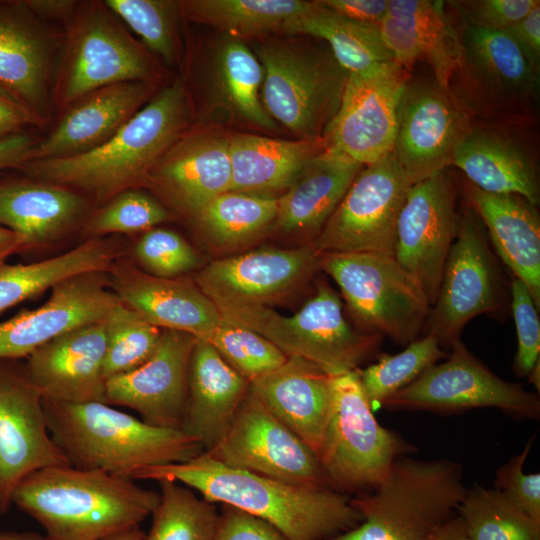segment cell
<instances>
[{"label": "cell", "instance_id": "obj_19", "mask_svg": "<svg viewBox=\"0 0 540 540\" xmlns=\"http://www.w3.org/2000/svg\"><path fill=\"white\" fill-rule=\"evenodd\" d=\"M456 185L447 170L412 184L396 229L394 259L420 286L430 306L457 235Z\"/></svg>", "mask_w": 540, "mask_h": 540}, {"label": "cell", "instance_id": "obj_20", "mask_svg": "<svg viewBox=\"0 0 540 540\" xmlns=\"http://www.w3.org/2000/svg\"><path fill=\"white\" fill-rule=\"evenodd\" d=\"M320 270L312 243L263 247L212 261L194 281L217 307L266 306L302 288Z\"/></svg>", "mask_w": 540, "mask_h": 540}, {"label": "cell", "instance_id": "obj_7", "mask_svg": "<svg viewBox=\"0 0 540 540\" xmlns=\"http://www.w3.org/2000/svg\"><path fill=\"white\" fill-rule=\"evenodd\" d=\"M217 308L222 318L254 330L288 358H303L331 376L359 369L383 340L349 323L339 294L324 280L292 316L266 306Z\"/></svg>", "mask_w": 540, "mask_h": 540}, {"label": "cell", "instance_id": "obj_38", "mask_svg": "<svg viewBox=\"0 0 540 540\" xmlns=\"http://www.w3.org/2000/svg\"><path fill=\"white\" fill-rule=\"evenodd\" d=\"M307 12L289 21L282 32L323 40L334 58L349 74L392 62L378 26L347 19L319 1Z\"/></svg>", "mask_w": 540, "mask_h": 540}, {"label": "cell", "instance_id": "obj_14", "mask_svg": "<svg viewBox=\"0 0 540 540\" xmlns=\"http://www.w3.org/2000/svg\"><path fill=\"white\" fill-rule=\"evenodd\" d=\"M411 185L393 153L364 166L312 245L320 255L394 257L397 222Z\"/></svg>", "mask_w": 540, "mask_h": 540}, {"label": "cell", "instance_id": "obj_47", "mask_svg": "<svg viewBox=\"0 0 540 540\" xmlns=\"http://www.w3.org/2000/svg\"><path fill=\"white\" fill-rule=\"evenodd\" d=\"M168 218V211L155 198L129 189L98 207L86 222L85 232L89 238L146 232Z\"/></svg>", "mask_w": 540, "mask_h": 540}, {"label": "cell", "instance_id": "obj_13", "mask_svg": "<svg viewBox=\"0 0 540 540\" xmlns=\"http://www.w3.org/2000/svg\"><path fill=\"white\" fill-rule=\"evenodd\" d=\"M380 407L434 412L497 408L513 418L538 419L540 398L493 373L459 340L451 346L446 360L429 367Z\"/></svg>", "mask_w": 540, "mask_h": 540}, {"label": "cell", "instance_id": "obj_8", "mask_svg": "<svg viewBox=\"0 0 540 540\" xmlns=\"http://www.w3.org/2000/svg\"><path fill=\"white\" fill-rule=\"evenodd\" d=\"M256 51L268 115L299 139L322 137L339 108L349 73L325 46L271 39Z\"/></svg>", "mask_w": 540, "mask_h": 540}, {"label": "cell", "instance_id": "obj_51", "mask_svg": "<svg viewBox=\"0 0 540 540\" xmlns=\"http://www.w3.org/2000/svg\"><path fill=\"white\" fill-rule=\"evenodd\" d=\"M459 13L462 23L504 31L525 17L539 0H473L447 2Z\"/></svg>", "mask_w": 540, "mask_h": 540}, {"label": "cell", "instance_id": "obj_56", "mask_svg": "<svg viewBox=\"0 0 540 540\" xmlns=\"http://www.w3.org/2000/svg\"><path fill=\"white\" fill-rule=\"evenodd\" d=\"M38 140L28 131L0 139V173L20 169L30 161Z\"/></svg>", "mask_w": 540, "mask_h": 540}, {"label": "cell", "instance_id": "obj_6", "mask_svg": "<svg viewBox=\"0 0 540 540\" xmlns=\"http://www.w3.org/2000/svg\"><path fill=\"white\" fill-rule=\"evenodd\" d=\"M53 90L62 111L80 97L122 82H156L152 54L129 32L104 1H78L64 26Z\"/></svg>", "mask_w": 540, "mask_h": 540}, {"label": "cell", "instance_id": "obj_29", "mask_svg": "<svg viewBox=\"0 0 540 540\" xmlns=\"http://www.w3.org/2000/svg\"><path fill=\"white\" fill-rule=\"evenodd\" d=\"M332 377L303 358L289 357L250 382V391L318 457L332 409Z\"/></svg>", "mask_w": 540, "mask_h": 540}, {"label": "cell", "instance_id": "obj_49", "mask_svg": "<svg viewBox=\"0 0 540 540\" xmlns=\"http://www.w3.org/2000/svg\"><path fill=\"white\" fill-rule=\"evenodd\" d=\"M510 311L517 333V350L512 370L519 378H528L540 364V319L537 308L526 286L517 278H511Z\"/></svg>", "mask_w": 540, "mask_h": 540}, {"label": "cell", "instance_id": "obj_26", "mask_svg": "<svg viewBox=\"0 0 540 540\" xmlns=\"http://www.w3.org/2000/svg\"><path fill=\"white\" fill-rule=\"evenodd\" d=\"M156 91V82L131 81L102 87L80 97L61 111L50 132L37 141L30 161L68 158L99 147L148 103Z\"/></svg>", "mask_w": 540, "mask_h": 540}, {"label": "cell", "instance_id": "obj_27", "mask_svg": "<svg viewBox=\"0 0 540 540\" xmlns=\"http://www.w3.org/2000/svg\"><path fill=\"white\" fill-rule=\"evenodd\" d=\"M377 26L393 62L409 72L425 61L439 85L448 88L459 61L460 39L443 1L388 0Z\"/></svg>", "mask_w": 540, "mask_h": 540}, {"label": "cell", "instance_id": "obj_21", "mask_svg": "<svg viewBox=\"0 0 540 540\" xmlns=\"http://www.w3.org/2000/svg\"><path fill=\"white\" fill-rule=\"evenodd\" d=\"M63 37L64 29L40 19L26 0H0V83L45 123Z\"/></svg>", "mask_w": 540, "mask_h": 540}, {"label": "cell", "instance_id": "obj_15", "mask_svg": "<svg viewBox=\"0 0 540 540\" xmlns=\"http://www.w3.org/2000/svg\"><path fill=\"white\" fill-rule=\"evenodd\" d=\"M205 452L228 466L285 483L333 490L317 455L250 389L223 439Z\"/></svg>", "mask_w": 540, "mask_h": 540}, {"label": "cell", "instance_id": "obj_11", "mask_svg": "<svg viewBox=\"0 0 540 540\" xmlns=\"http://www.w3.org/2000/svg\"><path fill=\"white\" fill-rule=\"evenodd\" d=\"M460 56L448 89L472 118H527L538 99L540 68L506 31L461 23Z\"/></svg>", "mask_w": 540, "mask_h": 540}, {"label": "cell", "instance_id": "obj_28", "mask_svg": "<svg viewBox=\"0 0 540 540\" xmlns=\"http://www.w3.org/2000/svg\"><path fill=\"white\" fill-rule=\"evenodd\" d=\"M229 138L183 133L150 171L145 185L192 217L210 201L230 191Z\"/></svg>", "mask_w": 540, "mask_h": 540}, {"label": "cell", "instance_id": "obj_30", "mask_svg": "<svg viewBox=\"0 0 540 540\" xmlns=\"http://www.w3.org/2000/svg\"><path fill=\"white\" fill-rule=\"evenodd\" d=\"M452 165L482 191L519 195L537 207L540 203L536 157L522 139L502 127L473 121L455 150Z\"/></svg>", "mask_w": 540, "mask_h": 540}, {"label": "cell", "instance_id": "obj_48", "mask_svg": "<svg viewBox=\"0 0 540 540\" xmlns=\"http://www.w3.org/2000/svg\"><path fill=\"white\" fill-rule=\"evenodd\" d=\"M135 256L145 272L161 278H176L201 265L198 253L182 236L163 228L144 232Z\"/></svg>", "mask_w": 540, "mask_h": 540}, {"label": "cell", "instance_id": "obj_34", "mask_svg": "<svg viewBox=\"0 0 540 540\" xmlns=\"http://www.w3.org/2000/svg\"><path fill=\"white\" fill-rule=\"evenodd\" d=\"M87 207L85 196L65 186L29 177L0 180V225L24 237L29 247L60 237Z\"/></svg>", "mask_w": 540, "mask_h": 540}, {"label": "cell", "instance_id": "obj_58", "mask_svg": "<svg viewBox=\"0 0 540 540\" xmlns=\"http://www.w3.org/2000/svg\"><path fill=\"white\" fill-rule=\"evenodd\" d=\"M29 248L24 237L0 225V263Z\"/></svg>", "mask_w": 540, "mask_h": 540}, {"label": "cell", "instance_id": "obj_52", "mask_svg": "<svg viewBox=\"0 0 540 540\" xmlns=\"http://www.w3.org/2000/svg\"><path fill=\"white\" fill-rule=\"evenodd\" d=\"M214 540H289L263 519L222 504Z\"/></svg>", "mask_w": 540, "mask_h": 540}, {"label": "cell", "instance_id": "obj_40", "mask_svg": "<svg viewBox=\"0 0 540 540\" xmlns=\"http://www.w3.org/2000/svg\"><path fill=\"white\" fill-rule=\"evenodd\" d=\"M278 213V198L227 191L210 201L193 218L217 247L238 249L262 235Z\"/></svg>", "mask_w": 540, "mask_h": 540}, {"label": "cell", "instance_id": "obj_55", "mask_svg": "<svg viewBox=\"0 0 540 540\" xmlns=\"http://www.w3.org/2000/svg\"><path fill=\"white\" fill-rule=\"evenodd\" d=\"M506 31L526 57L540 68V3Z\"/></svg>", "mask_w": 540, "mask_h": 540}, {"label": "cell", "instance_id": "obj_45", "mask_svg": "<svg viewBox=\"0 0 540 540\" xmlns=\"http://www.w3.org/2000/svg\"><path fill=\"white\" fill-rule=\"evenodd\" d=\"M105 327L103 374L106 381L145 363L156 350L162 334L161 328L120 301L107 314Z\"/></svg>", "mask_w": 540, "mask_h": 540}, {"label": "cell", "instance_id": "obj_60", "mask_svg": "<svg viewBox=\"0 0 540 540\" xmlns=\"http://www.w3.org/2000/svg\"><path fill=\"white\" fill-rule=\"evenodd\" d=\"M0 540H48L45 535L36 532L6 531L0 532Z\"/></svg>", "mask_w": 540, "mask_h": 540}, {"label": "cell", "instance_id": "obj_59", "mask_svg": "<svg viewBox=\"0 0 540 540\" xmlns=\"http://www.w3.org/2000/svg\"><path fill=\"white\" fill-rule=\"evenodd\" d=\"M432 540H471L464 524L456 514L437 529Z\"/></svg>", "mask_w": 540, "mask_h": 540}, {"label": "cell", "instance_id": "obj_10", "mask_svg": "<svg viewBox=\"0 0 540 540\" xmlns=\"http://www.w3.org/2000/svg\"><path fill=\"white\" fill-rule=\"evenodd\" d=\"M333 401L318 459L333 490H374L394 461L416 448L378 422L357 370L332 377Z\"/></svg>", "mask_w": 540, "mask_h": 540}, {"label": "cell", "instance_id": "obj_9", "mask_svg": "<svg viewBox=\"0 0 540 540\" xmlns=\"http://www.w3.org/2000/svg\"><path fill=\"white\" fill-rule=\"evenodd\" d=\"M498 259L481 219L466 205L423 331L435 335L443 349L459 341L476 316L505 321L511 314V281Z\"/></svg>", "mask_w": 540, "mask_h": 540}, {"label": "cell", "instance_id": "obj_33", "mask_svg": "<svg viewBox=\"0 0 540 540\" xmlns=\"http://www.w3.org/2000/svg\"><path fill=\"white\" fill-rule=\"evenodd\" d=\"M364 166L326 147L312 157L278 198L275 226L312 243Z\"/></svg>", "mask_w": 540, "mask_h": 540}, {"label": "cell", "instance_id": "obj_43", "mask_svg": "<svg viewBox=\"0 0 540 540\" xmlns=\"http://www.w3.org/2000/svg\"><path fill=\"white\" fill-rule=\"evenodd\" d=\"M439 340L427 333L397 354H382L377 362L357 369L362 389L373 410L396 392L410 385L424 371L447 357Z\"/></svg>", "mask_w": 540, "mask_h": 540}, {"label": "cell", "instance_id": "obj_36", "mask_svg": "<svg viewBox=\"0 0 540 540\" xmlns=\"http://www.w3.org/2000/svg\"><path fill=\"white\" fill-rule=\"evenodd\" d=\"M207 76L210 96L230 117L260 129H276L262 102L263 68L242 41L233 37L220 41Z\"/></svg>", "mask_w": 540, "mask_h": 540}, {"label": "cell", "instance_id": "obj_57", "mask_svg": "<svg viewBox=\"0 0 540 540\" xmlns=\"http://www.w3.org/2000/svg\"><path fill=\"white\" fill-rule=\"evenodd\" d=\"M28 7L40 19L55 24L60 22L63 28L72 16L78 1L75 0H26ZM56 25V24H55Z\"/></svg>", "mask_w": 540, "mask_h": 540}, {"label": "cell", "instance_id": "obj_42", "mask_svg": "<svg viewBox=\"0 0 540 540\" xmlns=\"http://www.w3.org/2000/svg\"><path fill=\"white\" fill-rule=\"evenodd\" d=\"M158 484L160 500L143 540H214L219 523L216 504L176 481Z\"/></svg>", "mask_w": 540, "mask_h": 540}, {"label": "cell", "instance_id": "obj_25", "mask_svg": "<svg viewBox=\"0 0 540 540\" xmlns=\"http://www.w3.org/2000/svg\"><path fill=\"white\" fill-rule=\"evenodd\" d=\"M105 319L68 331L25 358L27 374L44 399L105 403Z\"/></svg>", "mask_w": 540, "mask_h": 540}, {"label": "cell", "instance_id": "obj_32", "mask_svg": "<svg viewBox=\"0 0 540 540\" xmlns=\"http://www.w3.org/2000/svg\"><path fill=\"white\" fill-rule=\"evenodd\" d=\"M468 205L481 219L498 258L530 292L540 309V215L537 206L515 194H494L472 184Z\"/></svg>", "mask_w": 540, "mask_h": 540}, {"label": "cell", "instance_id": "obj_18", "mask_svg": "<svg viewBox=\"0 0 540 540\" xmlns=\"http://www.w3.org/2000/svg\"><path fill=\"white\" fill-rule=\"evenodd\" d=\"M69 464L47 424L43 396L21 359H0V515L31 473ZM70 465V464H69Z\"/></svg>", "mask_w": 540, "mask_h": 540}, {"label": "cell", "instance_id": "obj_61", "mask_svg": "<svg viewBox=\"0 0 540 540\" xmlns=\"http://www.w3.org/2000/svg\"><path fill=\"white\" fill-rule=\"evenodd\" d=\"M144 536L145 532L140 526H136L113 534L103 540H143Z\"/></svg>", "mask_w": 540, "mask_h": 540}, {"label": "cell", "instance_id": "obj_44", "mask_svg": "<svg viewBox=\"0 0 540 540\" xmlns=\"http://www.w3.org/2000/svg\"><path fill=\"white\" fill-rule=\"evenodd\" d=\"M106 6L133 31L141 44L168 66L179 62V1L104 0Z\"/></svg>", "mask_w": 540, "mask_h": 540}, {"label": "cell", "instance_id": "obj_17", "mask_svg": "<svg viewBox=\"0 0 540 540\" xmlns=\"http://www.w3.org/2000/svg\"><path fill=\"white\" fill-rule=\"evenodd\" d=\"M473 118L453 96L431 77H409L397 114L393 154L412 184L452 165Z\"/></svg>", "mask_w": 540, "mask_h": 540}, {"label": "cell", "instance_id": "obj_35", "mask_svg": "<svg viewBox=\"0 0 540 540\" xmlns=\"http://www.w3.org/2000/svg\"><path fill=\"white\" fill-rule=\"evenodd\" d=\"M325 148L322 137L282 140L236 134L229 138L230 191L268 195L286 190L304 165Z\"/></svg>", "mask_w": 540, "mask_h": 540}, {"label": "cell", "instance_id": "obj_31", "mask_svg": "<svg viewBox=\"0 0 540 540\" xmlns=\"http://www.w3.org/2000/svg\"><path fill=\"white\" fill-rule=\"evenodd\" d=\"M250 382L206 340L198 339L188 367V395L181 430L209 451L225 436Z\"/></svg>", "mask_w": 540, "mask_h": 540}, {"label": "cell", "instance_id": "obj_5", "mask_svg": "<svg viewBox=\"0 0 540 540\" xmlns=\"http://www.w3.org/2000/svg\"><path fill=\"white\" fill-rule=\"evenodd\" d=\"M467 489L457 462L400 456L374 490L350 497L362 521L333 540H432Z\"/></svg>", "mask_w": 540, "mask_h": 540}, {"label": "cell", "instance_id": "obj_2", "mask_svg": "<svg viewBox=\"0 0 540 540\" xmlns=\"http://www.w3.org/2000/svg\"><path fill=\"white\" fill-rule=\"evenodd\" d=\"M188 99L182 79L159 90L108 141L86 153L32 160L19 170L87 196L100 207L117 194L145 185L161 156L185 132Z\"/></svg>", "mask_w": 540, "mask_h": 540}, {"label": "cell", "instance_id": "obj_46", "mask_svg": "<svg viewBox=\"0 0 540 540\" xmlns=\"http://www.w3.org/2000/svg\"><path fill=\"white\" fill-rule=\"evenodd\" d=\"M206 341L249 382L277 369L288 359L262 335L224 318Z\"/></svg>", "mask_w": 540, "mask_h": 540}, {"label": "cell", "instance_id": "obj_12", "mask_svg": "<svg viewBox=\"0 0 540 540\" xmlns=\"http://www.w3.org/2000/svg\"><path fill=\"white\" fill-rule=\"evenodd\" d=\"M320 270L333 278L360 329L407 346L424 331L430 311L420 286L394 257L321 254Z\"/></svg>", "mask_w": 540, "mask_h": 540}, {"label": "cell", "instance_id": "obj_41", "mask_svg": "<svg viewBox=\"0 0 540 540\" xmlns=\"http://www.w3.org/2000/svg\"><path fill=\"white\" fill-rule=\"evenodd\" d=\"M456 514L471 540H540V523L495 488L467 489Z\"/></svg>", "mask_w": 540, "mask_h": 540}, {"label": "cell", "instance_id": "obj_3", "mask_svg": "<svg viewBox=\"0 0 540 540\" xmlns=\"http://www.w3.org/2000/svg\"><path fill=\"white\" fill-rule=\"evenodd\" d=\"M159 500V492L135 480L67 464L28 475L12 505L38 522L48 540H103L140 526Z\"/></svg>", "mask_w": 540, "mask_h": 540}, {"label": "cell", "instance_id": "obj_1", "mask_svg": "<svg viewBox=\"0 0 540 540\" xmlns=\"http://www.w3.org/2000/svg\"><path fill=\"white\" fill-rule=\"evenodd\" d=\"M132 479L176 481L211 503L230 505L265 520L289 540H333L362 521L348 495L228 466L205 451L185 462L145 467Z\"/></svg>", "mask_w": 540, "mask_h": 540}, {"label": "cell", "instance_id": "obj_23", "mask_svg": "<svg viewBox=\"0 0 540 540\" xmlns=\"http://www.w3.org/2000/svg\"><path fill=\"white\" fill-rule=\"evenodd\" d=\"M119 302L106 272L73 276L52 288L48 300L0 323V359H23L54 338L102 321Z\"/></svg>", "mask_w": 540, "mask_h": 540}, {"label": "cell", "instance_id": "obj_22", "mask_svg": "<svg viewBox=\"0 0 540 540\" xmlns=\"http://www.w3.org/2000/svg\"><path fill=\"white\" fill-rule=\"evenodd\" d=\"M197 340L185 332L162 329L159 344L145 363L106 381L105 403L130 408L150 425L181 430L189 360Z\"/></svg>", "mask_w": 540, "mask_h": 540}, {"label": "cell", "instance_id": "obj_50", "mask_svg": "<svg viewBox=\"0 0 540 540\" xmlns=\"http://www.w3.org/2000/svg\"><path fill=\"white\" fill-rule=\"evenodd\" d=\"M533 442L534 438H530L520 453L497 469L494 488L540 523V474L523 470Z\"/></svg>", "mask_w": 540, "mask_h": 540}, {"label": "cell", "instance_id": "obj_24", "mask_svg": "<svg viewBox=\"0 0 540 540\" xmlns=\"http://www.w3.org/2000/svg\"><path fill=\"white\" fill-rule=\"evenodd\" d=\"M106 275L108 287L122 304L161 329L208 340L222 319L194 280L156 277L119 258Z\"/></svg>", "mask_w": 540, "mask_h": 540}, {"label": "cell", "instance_id": "obj_54", "mask_svg": "<svg viewBox=\"0 0 540 540\" xmlns=\"http://www.w3.org/2000/svg\"><path fill=\"white\" fill-rule=\"evenodd\" d=\"M331 11L352 21L377 25L385 16L388 0H319Z\"/></svg>", "mask_w": 540, "mask_h": 540}, {"label": "cell", "instance_id": "obj_37", "mask_svg": "<svg viewBox=\"0 0 540 540\" xmlns=\"http://www.w3.org/2000/svg\"><path fill=\"white\" fill-rule=\"evenodd\" d=\"M118 256L115 242L89 238L63 254L40 262L0 263V314L73 276L107 272Z\"/></svg>", "mask_w": 540, "mask_h": 540}, {"label": "cell", "instance_id": "obj_4", "mask_svg": "<svg viewBox=\"0 0 540 540\" xmlns=\"http://www.w3.org/2000/svg\"><path fill=\"white\" fill-rule=\"evenodd\" d=\"M43 405L54 442L78 469L132 479L145 467L185 462L204 452L182 430L150 425L106 403L43 398Z\"/></svg>", "mask_w": 540, "mask_h": 540}, {"label": "cell", "instance_id": "obj_53", "mask_svg": "<svg viewBox=\"0 0 540 540\" xmlns=\"http://www.w3.org/2000/svg\"><path fill=\"white\" fill-rule=\"evenodd\" d=\"M45 124L20 97L0 83V139Z\"/></svg>", "mask_w": 540, "mask_h": 540}, {"label": "cell", "instance_id": "obj_39", "mask_svg": "<svg viewBox=\"0 0 540 540\" xmlns=\"http://www.w3.org/2000/svg\"><path fill=\"white\" fill-rule=\"evenodd\" d=\"M179 3L182 18L237 36L282 31L289 21L314 5L313 1L301 0H184Z\"/></svg>", "mask_w": 540, "mask_h": 540}, {"label": "cell", "instance_id": "obj_16", "mask_svg": "<svg viewBox=\"0 0 540 540\" xmlns=\"http://www.w3.org/2000/svg\"><path fill=\"white\" fill-rule=\"evenodd\" d=\"M408 79V72L393 61L350 73L339 108L322 133L326 147L363 166L393 153Z\"/></svg>", "mask_w": 540, "mask_h": 540}]
</instances>
